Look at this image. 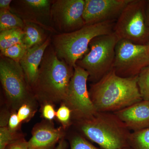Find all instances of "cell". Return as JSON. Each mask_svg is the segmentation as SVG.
I'll list each match as a JSON object with an SVG mask.
<instances>
[{
    "mask_svg": "<svg viewBox=\"0 0 149 149\" xmlns=\"http://www.w3.org/2000/svg\"><path fill=\"white\" fill-rule=\"evenodd\" d=\"M74 72V68L58 58L51 44L46 49L37 79L31 88L37 102L41 106L62 103Z\"/></svg>",
    "mask_w": 149,
    "mask_h": 149,
    "instance_id": "obj_1",
    "label": "cell"
},
{
    "mask_svg": "<svg viewBox=\"0 0 149 149\" xmlns=\"http://www.w3.org/2000/svg\"><path fill=\"white\" fill-rule=\"evenodd\" d=\"M90 97L98 112L117 111L143 100L138 75L123 77L113 69L91 85Z\"/></svg>",
    "mask_w": 149,
    "mask_h": 149,
    "instance_id": "obj_2",
    "label": "cell"
},
{
    "mask_svg": "<svg viewBox=\"0 0 149 149\" xmlns=\"http://www.w3.org/2000/svg\"><path fill=\"white\" fill-rule=\"evenodd\" d=\"M83 136L102 149L129 146L130 130L113 113L97 112L91 119L74 123Z\"/></svg>",
    "mask_w": 149,
    "mask_h": 149,
    "instance_id": "obj_3",
    "label": "cell"
},
{
    "mask_svg": "<svg viewBox=\"0 0 149 149\" xmlns=\"http://www.w3.org/2000/svg\"><path fill=\"white\" fill-rule=\"evenodd\" d=\"M116 22L85 25L74 32L55 34L51 44L58 58L74 68L77 62L90 51L91 41L95 37L113 33Z\"/></svg>",
    "mask_w": 149,
    "mask_h": 149,
    "instance_id": "obj_4",
    "label": "cell"
},
{
    "mask_svg": "<svg viewBox=\"0 0 149 149\" xmlns=\"http://www.w3.org/2000/svg\"><path fill=\"white\" fill-rule=\"evenodd\" d=\"M0 80L12 112L18 111L23 104H37L19 63L1 55Z\"/></svg>",
    "mask_w": 149,
    "mask_h": 149,
    "instance_id": "obj_5",
    "label": "cell"
},
{
    "mask_svg": "<svg viewBox=\"0 0 149 149\" xmlns=\"http://www.w3.org/2000/svg\"><path fill=\"white\" fill-rule=\"evenodd\" d=\"M119 40L114 32L95 37L90 43L88 53L76 63V65L88 72L89 79L93 83L113 69L116 47Z\"/></svg>",
    "mask_w": 149,
    "mask_h": 149,
    "instance_id": "obj_6",
    "label": "cell"
},
{
    "mask_svg": "<svg viewBox=\"0 0 149 149\" xmlns=\"http://www.w3.org/2000/svg\"><path fill=\"white\" fill-rule=\"evenodd\" d=\"M147 1L132 0L117 19L114 28L119 40L137 45H149V28L146 16Z\"/></svg>",
    "mask_w": 149,
    "mask_h": 149,
    "instance_id": "obj_7",
    "label": "cell"
},
{
    "mask_svg": "<svg viewBox=\"0 0 149 149\" xmlns=\"http://www.w3.org/2000/svg\"><path fill=\"white\" fill-rule=\"evenodd\" d=\"M89 77L85 70L77 65L74 67L66 97L62 103L71 111L72 123L91 119L97 113L87 88Z\"/></svg>",
    "mask_w": 149,
    "mask_h": 149,
    "instance_id": "obj_8",
    "label": "cell"
},
{
    "mask_svg": "<svg viewBox=\"0 0 149 149\" xmlns=\"http://www.w3.org/2000/svg\"><path fill=\"white\" fill-rule=\"evenodd\" d=\"M149 65V45L134 44L119 40L115 48V58L113 69L123 77H135Z\"/></svg>",
    "mask_w": 149,
    "mask_h": 149,
    "instance_id": "obj_9",
    "label": "cell"
},
{
    "mask_svg": "<svg viewBox=\"0 0 149 149\" xmlns=\"http://www.w3.org/2000/svg\"><path fill=\"white\" fill-rule=\"evenodd\" d=\"M85 0L52 1L51 23L57 34L74 32L85 25L83 18Z\"/></svg>",
    "mask_w": 149,
    "mask_h": 149,
    "instance_id": "obj_10",
    "label": "cell"
},
{
    "mask_svg": "<svg viewBox=\"0 0 149 149\" xmlns=\"http://www.w3.org/2000/svg\"><path fill=\"white\" fill-rule=\"evenodd\" d=\"M13 1L11 4V11L13 13L24 22L35 23L45 30L57 33L51 21L52 1L20 0Z\"/></svg>",
    "mask_w": 149,
    "mask_h": 149,
    "instance_id": "obj_11",
    "label": "cell"
},
{
    "mask_svg": "<svg viewBox=\"0 0 149 149\" xmlns=\"http://www.w3.org/2000/svg\"><path fill=\"white\" fill-rule=\"evenodd\" d=\"M132 0H85L83 18L85 25L116 21Z\"/></svg>",
    "mask_w": 149,
    "mask_h": 149,
    "instance_id": "obj_12",
    "label": "cell"
},
{
    "mask_svg": "<svg viewBox=\"0 0 149 149\" xmlns=\"http://www.w3.org/2000/svg\"><path fill=\"white\" fill-rule=\"evenodd\" d=\"M65 130L62 126L55 128L52 121L47 120L37 123L27 141L28 149H54L56 144L64 138Z\"/></svg>",
    "mask_w": 149,
    "mask_h": 149,
    "instance_id": "obj_13",
    "label": "cell"
},
{
    "mask_svg": "<svg viewBox=\"0 0 149 149\" xmlns=\"http://www.w3.org/2000/svg\"><path fill=\"white\" fill-rule=\"evenodd\" d=\"M133 132L149 128V101L142 100L113 112Z\"/></svg>",
    "mask_w": 149,
    "mask_h": 149,
    "instance_id": "obj_14",
    "label": "cell"
},
{
    "mask_svg": "<svg viewBox=\"0 0 149 149\" xmlns=\"http://www.w3.org/2000/svg\"><path fill=\"white\" fill-rule=\"evenodd\" d=\"M51 42L52 37L49 36L44 42L28 49L19 62L31 89L37 79L43 56Z\"/></svg>",
    "mask_w": 149,
    "mask_h": 149,
    "instance_id": "obj_15",
    "label": "cell"
},
{
    "mask_svg": "<svg viewBox=\"0 0 149 149\" xmlns=\"http://www.w3.org/2000/svg\"><path fill=\"white\" fill-rule=\"evenodd\" d=\"M24 23L23 43L27 49L44 42L49 37L46 36L45 29L38 24L28 22Z\"/></svg>",
    "mask_w": 149,
    "mask_h": 149,
    "instance_id": "obj_16",
    "label": "cell"
},
{
    "mask_svg": "<svg viewBox=\"0 0 149 149\" xmlns=\"http://www.w3.org/2000/svg\"><path fill=\"white\" fill-rule=\"evenodd\" d=\"M24 32L21 28H13L0 32V50H3L17 44H22Z\"/></svg>",
    "mask_w": 149,
    "mask_h": 149,
    "instance_id": "obj_17",
    "label": "cell"
},
{
    "mask_svg": "<svg viewBox=\"0 0 149 149\" xmlns=\"http://www.w3.org/2000/svg\"><path fill=\"white\" fill-rule=\"evenodd\" d=\"M24 22L10 10L0 9V32L13 28L23 29Z\"/></svg>",
    "mask_w": 149,
    "mask_h": 149,
    "instance_id": "obj_18",
    "label": "cell"
},
{
    "mask_svg": "<svg viewBox=\"0 0 149 149\" xmlns=\"http://www.w3.org/2000/svg\"><path fill=\"white\" fill-rule=\"evenodd\" d=\"M128 143L133 149H149V128L131 133Z\"/></svg>",
    "mask_w": 149,
    "mask_h": 149,
    "instance_id": "obj_19",
    "label": "cell"
},
{
    "mask_svg": "<svg viewBox=\"0 0 149 149\" xmlns=\"http://www.w3.org/2000/svg\"><path fill=\"white\" fill-rule=\"evenodd\" d=\"M27 49L24 44H19L1 51V55L19 63L26 54Z\"/></svg>",
    "mask_w": 149,
    "mask_h": 149,
    "instance_id": "obj_20",
    "label": "cell"
},
{
    "mask_svg": "<svg viewBox=\"0 0 149 149\" xmlns=\"http://www.w3.org/2000/svg\"><path fill=\"white\" fill-rule=\"evenodd\" d=\"M138 85L143 100L149 101V65L138 74Z\"/></svg>",
    "mask_w": 149,
    "mask_h": 149,
    "instance_id": "obj_21",
    "label": "cell"
},
{
    "mask_svg": "<svg viewBox=\"0 0 149 149\" xmlns=\"http://www.w3.org/2000/svg\"><path fill=\"white\" fill-rule=\"evenodd\" d=\"M23 136L17 132H13L8 126L0 127V149H5L13 141Z\"/></svg>",
    "mask_w": 149,
    "mask_h": 149,
    "instance_id": "obj_22",
    "label": "cell"
},
{
    "mask_svg": "<svg viewBox=\"0 0 149 149\" xmlns=\"http://www.w3.org/2000/svg\"><path fill=\"white\" fill-rule=\"evenodd\" d=\"M37 104L25 103L19 109L17 112L21 123L28 122L35 115L37 111Z\"/></svg>",
    "mask_w": 149,
    "mask_h": 149,
    "instance_id": "obj_23",
    "label": "cell"
},
{
    "mask_svg": "<svg viewBox=\"0 0 149 149\" xmlns=\"http://www.w3.org/2000/svg\"><path fill=\"white\" fill-rule=\"evenodd\" d=\"M56 117L65 129H66L72 124L71 111L64 104L62 103L56 111Z\"/></svg>",
    "mask_w": 149,
    "mask_h": 149,
    "instance_id": "obj_24",
    "label": "cell"
},
{
    "mask_svg": "<svg viewBox=\"0 0 149 149\" xmlns=\"http://www.w3.org/2000/svg\"><path fill=\"white\" fill-rule=\"evenodd\" d=\"M70 149H102L95 146L84 136L75 135L70 140Z\"/></svg>",
    "mask_w": 149,
    "mask_h": 149,
    "instance_id": "obj_25",
    "label": "cell"
},
{
    "mask_svg": "<svg viewBox=\"0 0 149 149\" xmlns=\"http://www.w3.org/2000/svg\"><path fill=\"white\" fill-rule=\"evenodd\" d=\"M42 116L46 120L52 121L56 117V111L53 104L47 103L42 105Z\"/></svg>",
    "mask_w": 149,
    "mask_h": 149,
    "instance_id": "obj_26",
    "label": "cell"
},
{
    "mask_svg": "<svg viewBox=\"0 0 149 149\" xmlns=\"http://www.w3.org/2000/svg\"><path fill=\"white\" fill-rule=\"evenodd\" d=\"M21 124L19 121L17 112H12L11 113L9 120L8 125L9 129L13 132H17L19 126Z\"/></svg>",
    "mask_w": 149,
    "mask_h": 149,
    "instance_id": "obj_27",
    "label": "cell"
},
{
    "mask_svg": "<svg viewBox=\"0 0 149 149\" xmlns=\"http://www.w3.org/2000/svg\"><path fill=\"white\" fill-rule=\"evenodd\" d=\"M5 149H28L27 141L22 136L8 144Z\"/></svg>",
    "mask_w": 149,
    "mask_h": 149,
    "instance_id": "obj_28",
    "label": "cell"
},
{
    "mask_svg": "<svg viewBox=\"0 0 149 149\" xmlns=\"http://www.w3.org/2000/svg\"><path fill=\"white\" fill-rule=\"evenodd\" d=\"M9 110L3 109L1 112V120L0 126L1 127L8 126L9 120L10 117L12 112Z\"/></svg>",
    "mask_w": 149,
    "mask_h": 149,
    "instance_id": "obj_29",
    "label": "cell"
},
{
    "mask_svg": "<svg viewBox=\"0 0 149 149\" xmlns=\"http://www.w3.org/2000/svg\"><path fill=\"white\" fill-rule=\"evenodd\" d=\"M13 1L11 0H1L0 1V9L11 10V4Z\"/></svg>",
    "mask_w": 149,
    "mask_h": 149,
    "instance_id": "obj_30",
    "label": "cell"
},
{
    "mask_svg": "<svg viewBox=\"0 0 149 149\" xmlns=\"http://www.w3.org/2000/svg\"><path fill=\"white\" fill-rule=\"evenodd\" d=\"M67 148V143L63 138L59 142L58 145L54 149H66Z\"/></svg>",
    "mask_w": 149,
    "mask_h": 149,
    "instance_id": "obj_31",
    "label": "cell"
},
{
    "mask_svg": "<svg viewBox=\"0 0 149 149\" xmlns=\"http://www.w3.org/2000/svg\"><path fill=\"white\" fill-rule=\"evenodd\" d=\"M146 16L147 25L149 28V0L147 1L146 4Z\"/></svg>",
    "mask_w": 149,
    "mask_h": 149,
    "instance_id": "obj_32",
    "label": "cell"
},
{
    "mask_svg": "<svg viewBox=\"0 0 149 149\" xmlns=\"http://www.w3.org/2000/svg\"><path fill=\"white\" fill-rule=\"evenodd\" d=\"M120 149H133L132 148H131V147L130 146L125 147V148H122Z\"/></svg>",
    "mask_w": 149,
    "mask_h": 149,
    "instance_id": "obj_33",
    "label": "cell"
}]
</instances>
